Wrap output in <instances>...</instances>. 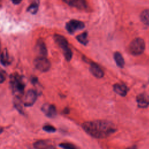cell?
Wrapping results in <instances>:
<instances>
[{
	"instance_id": "cell-1",
	"label": "cell",
	"mask_w": 149,
	"mask_h": 149,
	"mask_svg": "<svg viewBox=\"0 0 149 149\" xmlns=\"http://www.w3.org/2000/svg\"><path fill=\"white\" fill-rule=\"evenodd\" d=\"M81 126L88 134L96 139L107 138L117 130L116 125L107 120L87 121L83 123Z\"/></svg>"
},
{
	"instance_id": "cell-2",
	"label": "cell",
	"mask_w": 149,
	"mask_h": 149,
	"mask_svg": "<svg viewBox=\"0 0 149 149\" xmlns=\"http://www.w3.org/2000/svg\"><path fill=\"white\" fill-rule=\"evenodd\" d=\"M10 84L15 97H20L23 94L25 85L19 74L13 73L10 75Z\"/></svg>"
},
{
	"instance_id": "cell-3",
	"label": "cell",
	"mask_w": 149,
	"mask_h": 149,
	"mask_svg": "<svg viewBox=\"0 0 149 149\" xmlns=\"http://www.w3.org/2000/svg\"><path fill=\"white\" fill-rule=\"evenodd\" d=\"M54 40L58 46L62 49L65 59L69 61L72 57V52L68 46V42L66 38L59 34L54 35Z\"/></svg>"
},
{
	"instance_id": "cell-4",
	"label": "cell",
	"mask_w": 149,
	"mask_h": 149,
	"mask_svg": "<svg viewBox=\"0 0 149 149\" xmlns=\"http://www.w3.org/2000/svg\"><path fill=\"white\" fill-rule=\"evenodd\" d=\"M145 49L144 41L141 38H136L129 44V51L133 55H141Z\"/></svg>"
},
{
	"instance_id": "cell-5",
	"label": "cell",
	"mask_w": 149,
	"mask_h": 149,
	"mask_svg": "<svg viewBox=\"0 0 149 149\" xmlns=\"http://www.w3.org/2000/svg\"><path fill=\"white\" fill-rule=\"evenodd\" d=\"M34 67L41 72H47L51 68V62L45 56H38L33 61Z\"/></svg>"
},
{
	"instance_id": "cell-6",
	"label": "cell",
	"mask_w": 149,
	"mask_h": 149,
	"mask_svg": "<svg viewBox=\"0 0 149 149\" xmlns=\"http://www.w3.org/2000/svg\"><path fill=\"white\" fill-rule=\"evenodd\" d=\"M37 98V94L36 91L33 89L29 90L23 98V104L26 107L33 106L36 102Z\"/></svg>"
},
{
	"instance_id": "cell-7",
	"label": "cell",
	"mask_w": 149,
	"mask_h": 149,
	"mask_svg": "<svg viewBox=\"0 0 149 149\" xmlns=\"http://www.w3.org/2000/svg\"><path fill=\"white\" fill-rule=\"evenodd\" d=\"M84 27V23L77 20H71L66 24V29L70 33H74L75 31L83 29Z\"/></svg>"
},
{
	"instance_id": "cell-8",
	"label": "cell",
	"mask_w": 149,
	"mask_h": 149,
	"mask_svg": "<svg viewBox=\"0 0 149 149\" xmlns=\"http://www.w3.org/2000/svg\"><path fill=\"white\" fill-rule=\"evenodd\" d=\"M42 112L48 118H54L56 115V109L54 105L45 104L41 107Z\"/></svg>"
},
{
	"instance_id": "cell-9",
	"label": "cell",
	"mask_w": 149,
	"mask_h": 149,
	"mask_svg": "<svg viewBox=\"0 0 149 149\" xmlns=\"http://www.w3.org/2000/svg\"><path fill=\"white\" fill-rule=\"evenodd\" d=\"M137 106L140 108H146L149 105V95L146 93H141L136 96Z\"/></svg>"
},
{
	"instance_id": "cell-10",
	"label": "cell",
	"mask_w": 149,
	"mask_h": 149,
	"mask_svg": "<svg viewBox=\"0 0 149 149\" xmlns=\"http://www.w3.org/2000/svg\"><path fill=\"white\" fill-rule=\"evenodd\" d=\"M90 71L91 73L96 78H102L104 75V71L102 70V69L95 63H91L90 64Z\"/></svg>"
},
{
	"instance_id": "cell-11",
	"label": "cell",
	"mask_w": 149,
	"mask_h": 149,
	"mask_svg": "<svg viewBox=\"0 0 149 149\" xmlns=\"http://www.w3.org/2000/svg\"><path fill=\"white\" fill-rule=\"evenodd\" d=\"M113 91L118 95L125 97L128 92V88L123 83H116L113 86Z\"/></svg>"
},
{
	"instance_id": "cell-12",
	"label": "cell",
	"mask_w": 149,
	"mask_h": 149,
	"mask_svg": "<svg viewBox=\"0 0 149 149\" xmlns=\"http://www.w3.org/2000/svg\"><path fill=\"white\" fill-rule=\"evenodd\" d=\"M34 149H49L51 147V142L47 140H39L33 144Z\"/></svg>"
},
{
	"instance_id": "cell-13",
	"label": "cell",
	"mask_w": 149,
	"mask_h": 149,
	"mask_svg": "<svg viewBox=\"0 0 149 149\" xmlns=\"http://www.w3.org/2000/svg\"><path fill=\"white\" fill-rule=\"evenodd\" d=\"M36 49L38 54H40V56H46L47 55V49L44 42L39 40L37 42Z\"/></svg>"
},
{
	"instance_id": "cell-14",
	"label": "cell",
	"mask_w": 149,
	"mask_h": 149,
	"mask_svg": "<svg viewBox=\"0 0 149 149\" xmlns=\"http://www.w3.org/2000/svg\"><path fill=\"white\" fill-rule=\"evenodd\" d=\"M68 3L70 5L80 9L86 8V3L84 0H69Z\"/></svg>"
},
{
	"instance_id": "cell-15",
	"label": "cell",
	"mask_w": 149,
	"mask_h": 149,
	"mask_svg": "<svg viewBox=\"0 0 149 149\" xmlns=\"http://www.w3.org/2000/svg\"><path fill=\"white\" fill-rule=\"evenodd\" d=\"M113 58L117 66L120 68H123L125 65V61L122 54L119 52H116L113 54Z\"/></svg>"
},
{
	"instance_id": "cell-16",
	"label": "cell",
	"mask_w": 149,
	"mask_h": 149,
	"mask_svg": "<svg viewBox=\"0 0 149 149\" xmlns=\"http://www.w3.org/2000/svg\"><path fill=\"white\" fill-rule=\"evenodd\" d=\"M140 18L144 24L149 26V9L144 10L140 15Z\"/></svg>"
},
{
	"instance_id": "cell-17",
	"label": "cell",
	"mask_w": 149,
	"mask_h": 149,
	"mask_svg": "<svg viewBox=\"0 0 149 149\" xmlns=\"http://www.w3.org/2000/svg\"><path fill=\"white\" fill-rule=\"evenodd\" d=\"M38 5L39 0H34V2L29 6V8H27V10L32 14H35L38 11Z\"/></svg>"
},
{
	"instance_id": "cell-18",
	"label": "cell",
	"mask_w": 149,
	"mask_h": 149,
	"mask_svg": "<svg viewBox=\"0 0 149 149\" xmlns=\"http://www.w3.org/2000/svg\"><path fill=\"white\" fill-rule=\"evenodd\" d=\"M0 61L3 65H8L9 64V56L6 51H3L0 56Z\"/></svg>"
},
{
	"instance_id": "cell-19",
	"label": "cell",
	"mask_w": 149,
	"mask_h": 149,
	"mask_svg": "<svg viewBox=\"0 0 149 149\" xmlns=\"http://www.w3.org/2000/svg\"><path fill=\"white\" fill-rule=\"evenodd\" d=\"M77 40L81 44L84 45H86L88 42V40H87V33L86 32H84L82 34H79V36H77Z\"/></svg>"
},
{
	"instance_id": "cell-20",
	"label": "cell",
	"mask_w": 149,
	"mask_h": 149,
	"mask_svg": "<svg viewBox=\"0 0 149 149\" xmlns=\"http://www.w3.org/2000/svg\"><path fill=\"white\" fill-rule=\"evenodd\" d=\"M14 105L16 108L20 112H22L23 111V106L20 101V97H15L14 100Z\"/></svg>"
},
{
	"instance_id": "cell-21",
	"label": "cell",
	"mask_w": 149,
	"mask_h": 149,
	"mask_svg": "<svg viewBox=\"0 0 149 149\" xmlns=\"http://www.w3.org/2000/svg\"><path fill=\"white\" fill-rule=\"evenodd\" d=\"M59 146L63 149H76L74 146L69 143H62L59 144Z\"/></svg>"
},
{
	"instance_id": "cell-22",
	"label": "cell",
	"mask_w": 149,
	"mask_h": 149,
	"mask_svg": "<svg viewBox=\"0 0 149 149\" xmlns=\"http://www.w3.org/2000/svg\"><path fill=\"white\" fill-rule=\"evenodd\" d=\"M42 129L44 131L48 132V133H54L56 131L55 127H54V126L49 125H46L44 126Z\"/></svg>"
},
{
	"instance_id": "cell-23",
	"label": "cell",
	"mask_w": 149,
	"mask_h": 149,
	"mask_svg": "<svg viewBox=\"0 0 149 149\" xmlns=\"http://www.w3.org/2000/svg\"><path fill=\"white\" fill-rule=\"evenodd\" d=\"M5 80V73L2 71H0V84L2 83Z\"/></svg>"
},
{
	"instance_id": "cell-24",
	"label": "cell",
	"mask_w": 149,
	"mask_h": 149,
	"mask_svg": "<svg viewBox=\"0 0 149 149\" xmlns=\"http://www.w3.org/2000/svg\"><path fill=\"white\" fill-rule=\"evenodd\" d=\"M22 0H11L12 3H14V4H16V5L22 2Z\"/></svg>"
},
{
	"instance_id": "cell-25",
	"label": "cell",
	"mask_w": 149,
	"mask_h": 149,
	"mask_svg": "<svg viewBox=\"0 0 149 149\" xmlns=\"http://www.w3.org/2000/svg\"><path fill=\"white\" fill-rule=\"evenodd\" d=\"M126 149H137V147L136 146L134 145V146H132L129 147H127Z\"/></svg>"
},
{
	"instance_id": "cell-26",
	"label": "cell",
	"mask_w": 149,
	"mask_h": 149,
	"mask_svg": "<svg viewBox=\"0 0 149 149\" xmlns=\"http://www.w3.org/2000/svg\"><path fill=\"white\" fill-rule=\"evenodd\" d=\"M0 51H1V44H0Z\"/></svg>"
},
{
	"instance_id": "cell-27",
	"label": "cell",
	"mask_w": 149,
	"mask_h": 149,
	"mask_svg": "<svg viewBox=\"0 0 149 149\" xmlns=\"http://www.w3.org/2000/svg\"><path fill=\"white\" fill-rule=\"evenodd\" d=\"M1 130H0V133H1Z\"/></svg>"
}]
</instances>
